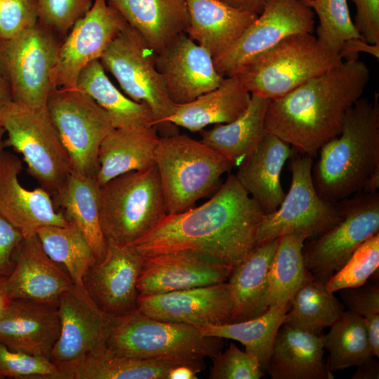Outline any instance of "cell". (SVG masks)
I'll return each instance as SVG.
<instances>
[{
	"instance_id": "1",
	"label": "cell",
	"mask_w": 379,
	"mask_h": 379,
	"mask_svg": "<svg viewBox=\"0 0 379 379\" xmlns=\"http://www.w3.org/2000/svg\"><path fill=\"white\" fill-rule=\"evenodd\" d=\"M265 213L236 175H230L206 202L168 214L133 245L144 256L192 251L233 267L258 246Z\"/></svg>"
},
{
	"instance_id": "2",
	"label": "cell",
	"mask_w": 379,
	"mask_h": 379,
	"mask_svg": "<svg viewBox=\"0 0 379 379\" xmlns=\"http://www.w3.org/2000/svg\"><path fill=\"white\" fill-rule=\"evenodd\" d=\"M370 70L357 58L343 60L285 95L270 100L267 131L301 154L315 157L340 133L347 109L363 95Z\"/></svg>"
},
{
	"instance_id": "3",
	"label": "cell",
	"mask_w": 379,
	"mask_h": 379,
	"mask_svg": "<svg viewBox=\"0 0 379 379\" xmlns=\"http://www.w3.org/2000/svg\"><path fill=\"white\" fill-rule=\"evenodd\" d=\"M379 169V105L360 98L345 113L340 133L319 149L312 170L321 197L337 202L361 191Z\"/></svg>"
},
{
	"instance_id": "4",
	"label": "cell",
	"mask_w": 379,
	"mask_h": 379,
	"mask_svg": "<svg viewBox=\"0 0 379 379\" xmlns=\"http://www.w3.org/2000/svg\"><path fill=\"white\" fill-rule=\"evenodd\" d=\"M223 345L222 338L204 336L199 327L158 320L136 309L117 317L107 347L128 357L182 363L200 372L204 359L214 357Z\"/></svg>"
},
{
	"instance_id": "5",
	"label": "cell",
	"mask_w": 379,
	"mask_h": 379,
	"mask_svg": "<svg viewBox=\"0 0 379 379\" xmlns=\"http://www.w3.org/2000/svg\"><path fill=\"white\" fill-rule=\"evenodd\" d=\"M154 159L168 214L192 208L218 189L222 175L234 167L201 140L178 133L159 137Z\"/></svg>"
},
{
	"instance_id": "6",
	"label": "cell",
	"mask_w": 379,
	"mask_h": 379,
	"mask_svg": "<svg viewBox=\"0 0 379 379\" xmlns=\"http://www.w3.org/2000/svg\"><path fill=\"white\" fill-rule=\"evenodd\" d=\"M168 214L156 166L121 174L100 187V220L107 242L132 245Z\"/></svg>"
},
{
	"instance_id": "7",
	"label": "cell",
	"mask_w": 379,
	"mask_h": 379,
	"mask_svg": "<svg viewBox=\"0 0 379 379\" xmlns=\"http://www.w3.org/2000/svg\"><path fill=\"white\" fill-rule=\"evenodd\" d=\"M339 53L311 33L293 34L240 67L237 76L251 94L270 100L285 95L343 62Z\"/></svg>"
},
{
	"instance_id": "8",
	"label": "cell",
	"mask_w": 379,
	"mask_h": 379,
	"mask_svg": "<svg viewBox=\"0 0 379 379\" xmlns=\"http://www.w3.org/2000/svg\"><path fill=\"white\" fill-rule=\"evenodd\" d=\"M0 126L7 134L6 146L22 155L28 173L52 196L72 168L46 107L12 102L2 112Z\"/></svg>"
},
{
	"instance_id": "9",
	"label": "cell",
	"mask_w": 379,
	"mask_h": 379,
	"mask_svg": "<svg viewBox=\"0 0 379 379\" xmlns=\"http://www.w3.org/2000/svg\"><path fill=\"white\" fill-rule=\"evenodd\" d=\"M46 107L72 171L95 178L100 145L114 128L108 113L77 87L53 88Z\"/></svg>"
},
{
	"instance_id": "10",
	"label": "cell",
	"mask_w": 379,
	"mask_h": 379,
	"mask_svg": "<svg viewBox=\"0 0 379 379\" xmlns=\"http://www.w3.org/2000/svg\"><path fill=\"white\" fill-rule=\"evenodd\" d=\"M62 41L38 22L10 39L0 40V70L10 84L13 102L46 107Z\"/></svg>"
},
{
	"instance_id": "11",
	"label": "cell",
	"mask_w": 379,
	"mask_h": 379,
	"mask_svg": "<svg viewBox=\"0 0 379 379\" xmlns=\"http://www.w3.org/2000/svg\"><path fill=\"white\" fill-rule=\"evenodd\" d=\"M157 53L128 24L112 41L100 61L133 100L147 106L157 126H174L167 119L178 105L170 99L156 67Z\"/></svg>"
},
{
	"instance_id": "12",
	"label": "cell",
	"mask_w": 379,
	"mask_h": 379,
	"mask_svg": "<svg viewBox=\"0 0 379 379\" xmlns=\"http://www.w3.org/2000/svg\"><path fill=\"white\" fill-rule=\"evenodd\" d=\"M341 219L319 237L304 244V263L314 279L327 281L355 250L379 233V194L359 192L337 201Z\"/></svg>"
},
{
	"instance_id": "13",
	"label": "cell",
	"mask_w": 379,
	"mask_h": 379,
	"mask_svg": "<svg viewBox=\"0 0 379 379\" xmlns=\"http://www.w3.org/2000/svg\"><path fill=\"white\" fill-rule=\"evenodd\" d=\"M312 163L310 156H293L290 189L277 210L265 214L257 232L259 244L291 233L319 235L341 219L338 203L323 199L316 190Z\"/></svg>"
},
{
	"instance_id": "14",
	"label": "cell",
	"mask_w": 379,
	"mask_h": 379,
	"mask_svg": "<svg viewBox=\"0 0 379 379\" xmlns=\"http://www.w3.org/2000/svg\"><path fill=\"white\" fill-rule=\"evenodd\" d=\"M313 11L301 0H268L262 11L227 51L213 59L223 77L296 34L313 33Z\"/></svg>"
},
{
	"instance_id": "15",
	"label": "cell",
	"mask_w": 379,
	"mask_h": 379,
	"mask_svg": "<svg viewBox=\"0 0 379 379\" xmlns=\"http://www.w3.org/2000/svg\"><path fill=\"white\" fill-rule=\"evenodd\" d=\"M127 24L107 0H94L60 44L51 73L53 88H76L81 70L91 62L100 59Z\"/></svg>"
},
{
	"instance_id": "16",
	"label": "cell",
	"mask_w": 379,
	"mask_h": 379,
	"mask_svg": "<svg viewBox=\"0 0 379 379\" xmlns=\"http://www.w3.org/2000/svg\"><path fill=\"white\" fill-rule=\"evenodd\" d=\"M60 333L52 352L54 363L67 362L107 346L117 322L101 310L84 286L73 284L58 300Z\"/></svg>"
},
{
	"instance_id": "17",
	"label": "cell",
	"mask_w": 379,
	"mask_h": 379,
	"mask_svg": "<svg viewBox=\"0 0 379 379\" xmlns=\"http://www.w3.org/2000/svg\"><path fill=\"white\" fill-rule=\"evenodd\" d=\"M145 256L133 245L107 242L102 259L86 270L84 286L106 313L120 317L138 309V280Z\"/></svg>"
},
{
	"instance_id": "18",
	"label": "cell",
	"mask_w": 379,
	"mask_h": 379,
	"mask_svg": "<svg viewBox=\"0 0 379 379\" xmlns=\"http://www.w3.org/2000/svg\"><path fill=\"white\" fill-rule=\"evenodd\" d=\"M138 310L158 320L202 327L232 323L234 301L227 282L140 295Z\"/></svg>"
},
{
	"instance_id": "19",
	"label": "cell",
	"mask_w": 379,
	"mask_h": 379,
	"mask_svg": "<svg viewBox=\"0 0 379 379\" xmlns=\"http://www.w3.org/2000/svg\"><path fill=\"white\" fill-rule=\"evenodd\" d=\"M156 67L176 105L190 102L218 87L224 77L213 57L184 32L157 53Z\"/></svg>"
},
{
	"instance_id": "20",
	"label": "cell",
	"mask_w": 379,
	"mask_h": 379,
	"mask_svg": "<svg viewBox=\"0 0 379 379\" xmlns=\"http://www.w3.org/2000/svg\"><path fill=\"white\" fill-rule=\"evenodd\" d=\"M232 267L221 265L192 251L145 256L137 287L150 295L225 282Z\"/></svg>"
},
{
	"instance_id": "21",
	"label": "cell",
	"mask_w": 379,
	"mask_h": 379,
	"mask_svg": "<svg viewBox=\"0 0 379 379\" xmlns=\"http://www.w3.org/2000/svg\"><path fill=\"white\" fill-rule=\"evenodd\" d=\"M58 305L11 299L0 310V343L14 351L51 360L60 333Z\"/></svg>"
},
{
	"instance_id": "22",
	"label": "cell",
	"mask_w": 379,
	"mask_h": 379,
	"mask_svg": "<svg viewBox=\"0 0 379 379\" xmlns=\"http://www.w3.org/2000/svg\"><path fill=\"white\" fill-rule=\"evenodd\" d=\"M22 163L4 150L0 154V214L23 236L46 225H67L63 213L55 208L51 195L41 187L25 188L18 175Z\"/></svg>"
},
{
	"instance_id": "23",
	"label": "cell",
	"mask_w": 379,
	"mask_h": 379,
	"mask_svg": "<svg viewBox=\"0 0 379 379\" xmlns=\"http://www.w3.org/2000/svg\"><path fill=\"white\" fill-rule=\"evenodd\" d=\"M13 261V270L6 279L11 299L58 302L74 284L69 274L46 253L36 232L24 236Z\"/></svg>"
},
{
	"instance_id": "24",
	"label": "cell",
	"mask_w": 379,
	"mask_h": 379,
	"mask_svg": "<svg viewBox=\"0 0 379 379\" xmlns=\"http://www.w3.org/2000/svg\"><path fill=\"white\" fill-rule=\"evenodd\" d=\"M323 335L282 324L265 372L272 379L333 378L323 359Z\"/></svg>"
},
{
	"instance_id": "25",
	"label": "cell",
	"mask_w": 379,
	"mask_h": 379,
	"mask_svg": "<svg viewBox=\"0 0 379 379\" xmlns=\"http://www.w3.org/2000/svg\"><path fill=\"white\" fill-rule=\"evenodd\" d=\"M293 152L290 145L267 132L237 167L235 175L238 180L265 213L277 210L285 197L280 176L285 162Z\"/></svg>"
},
{
	"instance_id": "26",
	"label": "cell",
	"mask_w": 379,
	"mask_h": 379,
	"mask_svg": "<svg viewBox=\"0 0 379 379\" xmlns=\"http://www.w3.org/2000/svg\"><path fill=\"white\" fill-rule=\"evenodd\" d=\"M187 5L189 25L185 33L213 59L232 46L258 16L220 0H187Z\"/></svg>"
},
{
	"instance_id": "27",
	"label": "cell",
	"mask_w": 379,
	"mask_h": 379,
	"mask_svg": "<svg viewBox=\"0 0 379 379\" xmlns=\"http://www.w3.org/2000/svg\"><path fill=\"white\" fill-rule=\"evenodd\" d=\"M156 126L113 128L101 142L95 179L100 186L121 174L155 166Z\"/></svg>"
},
{
	"instance_id": "28",
	"label": "cell",
	"mask_w": 379,
	"mask_h": 379,
	"mask_svg": "<svg viewBox=\"0 0 379 379\" xmlns=\"http://www.w3.org/2000/svg\"><path fill=\"white\" fill-rule=\"evenodd\" d=\"M157 53L189 25L187 0H107Z\"/></svg>"
},
{
	"instance_id": "29",
	"label": "cell",
	"mask_w": 379,
	"mask_h": 379,
	"mask_svg": "<svg viewBox=\"0 0 379 379\" xmlns=\"http://www.w3.org/2000/svg\"><path fill=\"white\" fill-rule=\"evenodd\" d=\"M55 364L56 379H168L171 368L184 364L128 357L107 347L75 360Z\"/></svg>"
},
{
	"instance_id": "30",
	"label": "cell",
	"mask_w": 379,
	"mask_h": 379,
	"mask_svg": "<svg viewBox=\"0 0 379 379\" xmlns=\"http://www.w3.org/2000/svg\"><path fill=\"white\" fill-rule=\"evenodd\" d=\"M251 93L235 75L225 77L221 84L195 100L178 105L167 123L197 132L211 124L230 123L247 108Z\"/></svg>"
},
{
	"instance_id": "31",
	"label": "cell",
	"mask_w": 379,
	"mask_h": 379,
	"mask_svg": "<svg viewBox=\"0 0 379 379\" xmlns=\"http://www.w3.org/2000/svg\"><path fill=\"white\" fill-rule=\"evenodd\" d=\"M51 197L55 208L84 234L96 261L102 259L107 241L100 225V185L95 178L72 171Z\"/></svg>"
},
{
	"instance_id": "32",
	"label": "cell",
	"mask_w": 379,
	"mask_h": 379,
	"mask_svg": "<svg viewBox=\"0 0 379 379\" xmlns=\"http://www.w3.org/2000/svg\"><path fill=\"white\" fill-rule=\"evenodd\" d=\"M277 241L276 238L258 244L232 267L227 280L234 301L232 322L256 318L267 310L268 272Z\"/></svg>"
},
{
	"instance_id": "33",
	"label": "cell",
	"mask_w": 379,
	"mask_h": 379,
	"mask_svg": "<svg viewBox=\"0 0 379 379\" xmlns=\"http://www.w3.org/2000/svg\"><path fill=\"white\" fill-rule=\"evenodd\" d=\"M270 99L251 94L246 110L234 121L201 130V141L238 167L267 133L265 117Z\"/></svg>"
},
{
	"instance_id": "34",
	"label": "cell",
	"mask_w": 379,
	"mask_h": 379,
	"mask_svg": "<svg viewBox=\"0 0 379 379\" xmlns=\"http://www.w3.org/2000/svg\"><path fill=\"white\" fill-rule=\"evenodd\" d=\"M77 88L91 96L109 115L113 126H156L149 108L124 95L111 82L100 60L88 64L80 72Z\"/></svg>"
},
{
	"instance_id": "35",
	"label": "cell",
	"mask_w": 379,
	"mask_h": 379,
	"mask_svg": "<svg viewBox=\"0 0 379 379\" xmlns=\"http://www.w3.org/2000/svg\"><path fill=\"white\" fill-rule=\"evenodd\" d=\"M289 305L270 306L262 315L249 320L199 327L204 336L232 339L241 343L245 351L255 356L265 372L278 330Z\"/></svg>"
},
{
	"instance_id": "36",
	"label": "cell",
	"mask_w": 379,
	"mask_h": 379,
	"mask_svg": "<svg viewBox=\"0 0 379 379\" xmlns=\"http://www.w3.org/2000/svg\"><path fill=\"white\" fill-rule=\"evenodd\" d=\"M326 281L313 277L295 292L282 324L317 335L330 327L345 311V306L327 288Z\"/></svg>"
},
{
	"instance_id": "37",
	"label": "cell",
	"mask_w": 379,
	"mask_h": 379,
	"mask_svg": "<svg viewBox=\"0 0 379 379\" xmlns=\"http://www.w3.org/2000/svg\"><path fill=\"white\" fill-rule=\"evenodd\" d=\"M308 238L303 233L278 237L268 272L269 307L289 305L298 288L313 277L305 265L302 254L305 241Z\"/></svg>"
},
{
	"instance_id": "38",
	"label": "cell",
	"mask_w": 379,
	"mask_h": 379,
	"mask_svg": "<svg viewBox=\"0 0 379 379\" xmlns=\"http://www.w3.org/2000/svg\"><path fill=\"white\" fill-rule=\"evenodd\" d=\"M323 342L329 352L326 364L331 373L357 366L374 357L364 319L349 310L330 326Z\"/></svg>"
},
{
	"instance_id": "39",
	"label": "cell",
	"mask_w": 379,
	"mask_h": 379,
	"mask_svg": "<svg viewBox=\"0 0 379 379\" xmlns=\"http://www.w3.org/2000/svg\"><path fill=\"white\" fill-rule=\"evenodd\" d=\"M36 234L46 253L65 267L74 284L84 286L85 273L96 258L81 231L69 222L65 226H43Z\"/></svg>"
},
{
	"instance_id": "40",
	"label": "cell",
	"mask_w": 379,
	"mask_h": 379,
	"mask_svg": "<svg viewBox=\"0 0 379 379\" xmlns=\"http://www.w3.org/2000/svg\"><path fill=\"white\" fill-rule=\"evenodd\" d=\"M301 1L317 14L319 25L316 37L326 48L340 53L346 41L363 39L351 18L347 0Z\"/></svg>"
},
{
	"instance_id": "41",
	"label": "cell",
	"mask_w": 379,
	"mask_h": 379,
	"mask_svg": "<svg viewBox=\"0 0 379 379\" xmlns=\"http://www.w3.org/2000/svg\"><path fill=\"white\" fill-rule=\"evenodd\" d=\"M379 266V233L366 240L352 253L344 266L327 281L328 289L334 293L366 283Z\"/></svg>"
},
{
	"instance_id": "42",
	"label": "cell",
	"mask_w": 379,
	"mask_h": 379,
	"mask_svg": "<svg viewBox=\"0 0 379 379\" xmlns=\"http://www.w3.org/2000/svg\"><path fill=\"white\" fill-rule=\"evenodd\" d=\"M347 310L361 316L366 325L373 356L379 357V286L366 283L339 291Z\"/></svg>"
},
{
	"instance_id": "43",
	"label": "cell",
	"mask_w": 379,
	"mask_h": 379,
	"mask_svg": "<svg viewBox=\"0 0 379 379\" xmlns=\"http://www.w3.org/2000/svg\"><path fill=\"white\" fill-rule=\"evenodd\" d=\"M38 22L62 41L91 8L92 0H36Z\"/></svg>"
},
{
	"instance_id": "44",
	"label": "cell",
	"mask_w": 379,
	"mask_h": 379,
	"mask_svg": "<svg viewBox=\"0 0 379 379\" xmlns=\"http://www.w3.org/2000/svg\"><path fill=\"white\" fill-rule=\"evenodd\" d=\"M57 375L51 360L14 351L0 343V378L56 379Z\"/></svg>"
},
{
	"instance_id": "45",
	"label": "cell",
	"mask_w": 379,
	"mask_h": 379,
	"mask_svg": "<svg viewBox=\"0 0 379 379\" xmlns=\"http://www.w3.org/2000/svg\"><path fill=\"white\" fill-rule=\"evenodd\" d=\"M212 359L210 379H260L265 374L257 357L241 350L233 343Z\"/></svg>"
},
{
	"instance_id": "46",
	"label": "cell",
	"mask_w": 379,
	"mask_h": 379,
	"mask_svg": "<svg viewBox=\"0 0 379 379\" xmlns=\"http://www.w3.org/2000/svg\"><path fill=\"white\" fill-rule=\"evenodd\" d=\"M37 22L36 0H0L1 39H10Z\"/></svg>"
},
{
	"instance_id": "47",
	"label": "cell",
	"mask_w": 379,
	"mask_h": 379,
	"mask_svg": "<svg viewBox=\"0 0 379 379\" xmlns=\"http://www.w3.org/2000/svg\"><path fill=\"white\" fill-rule=\"evenodd\" d=\"M355 5L354 26L362 38L379 44V0H350Z\"/></svg>"
},
{
	"instance_id": "48",
	"label": "cell",
	"mask_w": 379,
	"mask_h": 379,
	"mask_svg": "<svg viewBox=\"0 0 379 379\" xmlns=\"http://www.w3.org/2000/svg\"><path fill=\"white\" fill-rule=\"evenodd\" d=\"M24 236L0 214V276L8 277L13 270L14 253Z\"/></svg>"
},
{
	"instance_id": "49",
	"label": "cell",
	"mask_w": 379,
	"mask_h": 379,
	"mask_svg": "<svg viewBox=\"0 0 379 379\" xmlns=\"http://www.w3.org/2000/svg\"><path fill=\"white\" fill-rule=\"evenodd\" d=\"M364 52L373 55L378 58L379 44H371L361 38L352 39L346 41L340 53L343 59H351L359 58V53Z\"/></svg>"
},
{
	"instance_id": "50",
	"label": "cell",
	"mask_w": 379,
	"mask_h": 379,
	"mask_svg": "<svg viewBox=\"0 0 379 379\" xmlns=\"http://www.w3.org/2000/svg\"><path fill=\"white\" fill-rule=\"evenodd\" d=\"M238 10L259 15L268 0H220Z\"/></svg>"
},
{
	"instance_id": "51",
	"label": "cell",
	"mask_w": 379,
	"mask_h": 379,
	"mask_svg": "<svg viewBox=\"0 0 379 379\" xmlns=\"http://www.w3.org/2000/svg\"><path fill=\"white\" fill-rule=\"evenodd\" d=\"M352 379H378L379 377V364L373 358L357 366Z\"/></svg>"
},
{
	"instance_id": "52",
	"label": "cell",
	"mask_w": 379,
	"mask_h": 379,
	"mask_svg": "<svg viewBox=\"0 0 379 379\" xmlns=\"http://www.w3.org/2000/svg\"><path fill=\"white\" fill-rule=\"evenodd\" d=\"M198 373L199 371L192 366L185 364L178 365L171 368L168 379H197Z\"/></svg>"
},
{
	"instance_id": "53",
	"label": "cell",
	"mask_w": 379,
	"mask_h": 379,
	"mask_svg": "<svg viewBox=\"0 0 379 379\" xmlns=\"http://www.w3.org/2000/svg\"><path fill=\"white\" fill-rule=\"evenodd\" d=\"M12 102L10 84L0 70V117L4 109Z\"/></svg>"
},
{
	"instance_id": "54",
	"label": "cell",
	"mask_w": 379,
	"mask_h": 379,
	"mask_svg": "<svg viewBox=\"0 0 379 379\" xmlns=\"http://www.w3.org/2000/svg\"><path fill=\"white\" fill-rule=\"evenodd\" d=\"M379 187V169L375 170L366 181L361 192L365 193L377 192Z\"/></svg>"
},
{
	"instance_id": "55",
	"label": "cell",
	"mask_w": 379,
	"mask_h": 379,
	"mask_svg": "<svg viewBox=\"0 0 379 379\" xmlns=\"http://www.w3.org/2000/svg\"><path fill=\"white\" fill-rule=\"evenodd\" d=\"M6 279V277L0 276V310L6 307L11 300L8 295Z\"/></svg>"
},
{
	"instance_id": "56",
	"label": "cell",
	"mask_w": 379,
	"mask_h": 379,
	"mask_svg": "<svg viewBox=\"0 0 379 379\" xmlns=\"http://www.w3.org/2000/svg\"><path fill=\"white\" fill-rule=\"evenodd\" d=\"M6 134V131L0 126V154L2 153V152L4 150V148L6 147L5 143V140L4 139V136Z\"/></svg>"
},
{
	"instance_id": "57",
	"label": "cell",
	"mask_w": 379,
	"mask_h": 379,
	"mask_svg": "<svg viewBox=\"0 0 379 379\" xmlns=\"http://www.w3.org/2000/svg\"><path fill=\"white\" fill-rule=\"evenodd\" d=\"M0 40H1V39H0Z\"/></svg>"
}]
</instances>
